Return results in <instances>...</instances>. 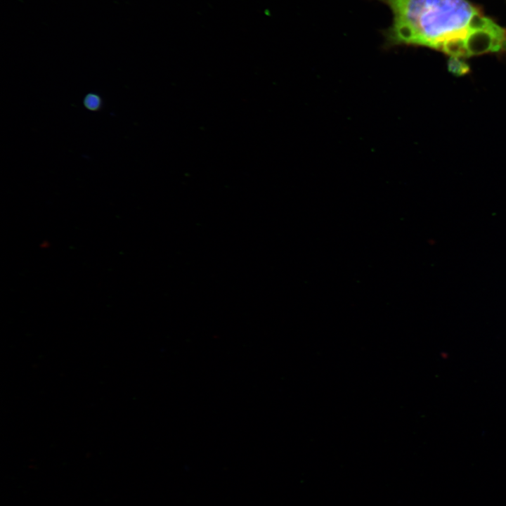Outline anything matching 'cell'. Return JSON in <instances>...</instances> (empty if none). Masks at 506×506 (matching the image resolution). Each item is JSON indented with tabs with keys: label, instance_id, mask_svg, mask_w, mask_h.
<instances>
[{
	"label": "cell",
	"instance_id": "3",
	"mask_svg": "<svg viewBox=\"0 0 506 506\" xmlns=\"http://www.w3.org/2000/svg\"><path fill=\"white\" fill-rule=\"evenodd\" d=\"M103 104L102 97L96 93H89L85 95L83 99L84 106L91 112L99 111L102 108Z\"/></svg>",
	"mask_w": 506,
	"mask_h": 506
},
{
	"label": "cell",
	"instance_id": "2",
	"mask_svg": "<svg viewBox=\"0 0 506 506\" xmlns=\"http://www.w3.org/2000/svg\"><path fill=\"white\" fill-rule=\"evenodd\" d=\"M448 71L455 76H462L469 71V66L460 58L450 57L448 61Z\"/></svg>",
	"mask_w": 506,
	"mask_h": 506
},
{
	"label": "cell",
	"instance_id": "1",
	"mask_svg": "<svg viewBox=\"0 0 506 506\" xmlns=\"http://www.w3.org/2000/svg\"><path fill=\"white\" fill-rule=\"evenodd\" d=\"M393 13V45L429 47L458 58L506 51V28L467 0H381Z\"/></svg>",
	"mask_w": 506,
	"mask_h": 506
}]
</instances>
